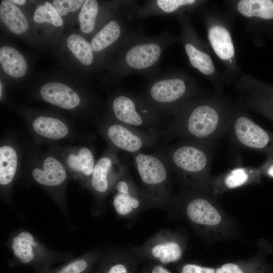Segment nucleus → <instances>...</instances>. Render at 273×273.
Returning <instances> with one entry per match:
<instances>
[{
	"mask_svg": "<svg viewBox=\"0 0 273 273\" xmlns=\"http://www.w3.org/2000/svg\"><path fill=\"white\" fill-rule=\"evenodd\" d=\"M232 107L223 98L200 94L189 102L160 132L164 141L186 139L215 147L228 132Z\"/></svg>",
	"mask_w": 273,
	"mask_h": 273,
	"instance_id": "obj_1",
	"label": "nucleus"
},
{
	"mask_svg": "<svg viewBox=\"0 0 273 273\" xmlns=\"http://www.w3.org/2000/svg\"><path fill=\"white\" fill-rule=\"evenodd\" d=\"M217 198L186 188L174 197L173 205L180 209L185 219L207 240L215 242L234 238L238 235V226Z\"/></svg>",
	"mask_w": 273,
	"mask_h": 273,
	"instance_id": "obj_2",
	"label": "nucleus"
},
{
	"mask_svg": "<svg viewBox=\"0 0 273 273\" xmlns=\"http://www.w3.org/2000/svg\"><path fill=\"white\" fill-rule=\"evenodd\" d=\"M215 148L186 139H180L170 146L163 144L159 148L183 186L210 194L211 167Z\"/></svg>",
	"mask_w": 273,
	"mask_h": 273,
	"instance_id": "obj_3",
	"label": "nucleus"
},
{
	"mask_svg": "<svg viewBox=\"0 0 273 273\" xmlns=\"http://www.w3.org/2000/svg\"><path fill=\"white\" fill-rule=\"evenodd\" d=\"M141 181V189L149 206L167 208L173 205L172 172L169 163L160 149L132 155Z\"/></svg>",
	"mask_w": 273,
	"mask_h": 273,
	"instance_id": "obj_4",
	"label": "nucleus"
},
{
	"mask_svg": "<svg viewBox=\"0 0 273 273\" xmlns=\"http://www.w3.org/2000/svg\"><path fill=\"white\" fill-rule=\"evenodd\" d=\"M22 172L34 183L55 196L63 195L70 178L59 157L51 149L42 150L32 141H23Z\"/></svg>",
	"mask_w": 273,
	"mask_h": 273,
	"instance_id": "obj_5",
	"label": "nucleus"
},
{
	"mask_svg": "<svg viewBox=\"0 0 273 273\" xmlns=\"http://www.w3.org/2000/svg\"><path fill=\"white\" fill-rule=\"evenodd\" d=\"M32 142L41 146L68 142L90 143L92 135L80 131L71 122L56 114L26 112L21 113Z\"/></svg>",
	"mask_w": 273,
	"mask_h": 273,
	"instance_id": "obj_6",
	"label": "nucleus"
},
{
	"mask_svg": "<svg viewBox=\"0 0 273 273\" xmlns=\"http://www.w3.org/2000/svg\"><path fill=\"white\" fill-rule=\"evenodd\" d=\"M107 147L132 155L147 148L157 149L163 144L159 132L138 129L117 122L104 115L94 124Z\"/></svg>",
	"mask_w": 273,
	"mask_h": 273,
	"instance_id": "obj_7",
	"label": "nucleus"
},
{
	"mask_svg": "<svg viewBox=\"0 0 273 273\" xmlns=\"http://www.w3.org/2000/svg\"><path fill=\"white\" fill-rule=\"evenodd\" d=\"M200 94L189 79L174 76L154 81L148 87L144 99L159 115L174 117Z\"/></svg>",
	"mask_w": 273,
	"mask_h": 273,
	"instance_id": "obj_8",
	"label": "nucleus"
},
{
	"mask_svg": "<svg viewBox=\"0 0 273 273\" xmlns=\"http://www.w3.org/2000/svg\"><path fill=\"white\" fill-rule=\"evenodd\" d=\"M106 115L121 123L138 129L161 132L166 124L146 102L125 92L115 95L111 100Z\"/></svg>",
	"mask_w": 273,
	"mask_h": 273,
	"instance_id": "obj_9",
	"label": "nucleus"
},
{
	"mask_svg": "<svg viewBox=\"0 0 273 273\" xmlns=\"http://www.w3.org/2000/svg\"><path fill=\"white\" fill-rule=\"evenodd\" d=\"M228 133L238 146L264 153H273V132L255 122L244 111L232 108Z\"/></svg>",
	"mask_w": 273,
	"mask_h": 273,
	"instance_id": "obj_10",
	"label": "nucleus"
},
{
	"mask_svg": "<svg viewBox=\"0 0 273 273\" xmlns=\"http://www.w3.org/2000/svg\"><path fill=\"white\" fill-rule=\"evenodd\" d=\"M61 159L70 178L88 189L97 161L93 146L90 143L80 145L55 144L48 148Z\"/></svg>",
	"mask_w": 273,
	"mask_h": 273,
	"instance_id": "obj_11",
	"label": "nucleus"
},
{
	"mask_svg": "<svg viewBox=\"0 0 273 273\" xmlns=\"http://www.w3.org/2000/svg\"><path fill=\"white\" fill-rule=\"evenodd\" d=\"M117 151L107 147L97 160L88 189L99 201L111 193L117 180L126 167L118 158Z\"/></svg>",
	"mask_w": 273,
	"mask_h": 273,
	"instance_id": "obj_12",
	"label": "nucleus"
},
{
	"mask_svg": "<svg viewBox=\"0 0 273 273\" xmlns=\"http://www.w3.org/2000/svg\"><path fill=\"white\" fill-rule=\"evenodd\" d=\"M187 242V237L181 233L161 230L145 242L137 251L167 264L177 261L181 258Z\"/></svg>",
	"mask_w": 273,
	"mask_h": 273,
	"instance_id": "obj_13",
	"label": "nucleus"
},
{
	"mask_svg": "<svg viewBox=\"0 0 273 273\" xmlns=\"http://www.w3.org/2000/svg\"><path fill=\"white\" fill-rule=\"evenodd\" d=\"M23 141L17 134L8 131L0 142V185L8 192L22 170L24 159Z\"/></svg>",
	"mask_w": 273,
	"mask_h": 273,
	"instance_id": "obj_14",
	"label": "nucleus"
},
{
	"mask_svg": "<svg viewBox=\"0 0 273 273\" xmlns=\"http://www.w3.org/2000/svg\"><path fill=\"white\" fill-rule=\"evenodd\" d=\"M111 193L114 209L121 217H131L149 206L141 187L135 184L127 168L117 180Z\"/></svg>",
	"mask_w": 273,
	"mask_h": 273,
	"instance_id": "obj_15",
	"label": "nucleus"
},
{
	"mask_svg": "<svg viewBox=\"0 0 273 273\" xmlns=\"http://www.w3.org/2000/svg\"><path fill=\"white\" fill-rule=\"evenodd\" d=\"M262 175L259 167L235 166L212 176V195L218 197L229 191L259 184Z\"/></svg>",
	"mask_w": 273,
	"mask_h": 273,
	"instance_id": "obj_16",
	"label": "nucleus"
},
{
	"mask_svg": "<svg viewBox=\"0 0 273 273\" xmlns=\"http://www.w3.org/2000/svg\"><path fill=\"white\" fill-rule=\"evenodd\" d=\"M39 94L45 102L67 111L75 112L83 104V99L77 91L61 82L46 83L41 86Z\"/></svg>",
	"mask_w": 273,
	"mask_h": 273,
	"instance_id": "obj_17",
	"label": "nucleus"
},
{
	"mask_svg": "<svg viewBox=\"0 0 273 273\" xmlns=\"http://www.w3.org/2000/svg\"><path fill=\"white\" fill-rule=\"evenodd\" d=\"M207 32L210 45L217 57L226 65L233 64L235 49L227 26L217 20H211L208 23Z\"/></svg>",
	"mask_w": 273,
	"mask_h": 273,
	"instance_id": "obj_18",
	"label": "nucleus"
},
{
	"mask_svg": "<svg viewBox=\"0 0 273 273\" xmlns=\"http://www.w3.org/2000/svg\"><path fill=\"white\" fill-rule=\"evenodd\" d=\"M161 54V47L157 42L140 43L127 51L124 60L126 65L131 68L145 70L156 64Z\"/></svg>",
	"mask_w": 273,
	"mask_h": 273,
	"instance_id": "obj_19",
	"label": "nucleus"
},
{
	"mask_svg": "<svg viewBox=\"0 0 273 273\" xmlns=\"http://www.w3.org/2000/svg\"><path fill=\"white\" fill-rule=\"evenodd\" d=\"M238 88L247 93L245 105L265 116L273 121V95L247 84L239 82Z\"/></svg>",
	"mask_w": 273,
	"mask_h": 273,
	"instance_id": "obj_20",
	"label": "nucleus"
},
{
	"mask_svg": "<svg viewBox=\"0 0 273 273\" xmlns=\"http://www.w3.org/2000/svg\"><path fill=\"white\" fill-rule=\"evenodd\" d=\"M184 47L191 65L201 74L209 77L215 75L214 62L209 54L191 40H185Z\"/></svg>",
	"mask_w": 273,
	"mask_h": 273,
	"instance_id": "obj_21",
	"label": "nucleus"
},
{
	"mask_svg": "<svg viewBox=\"0 0 273 273\" xmlns=\"http://www.w3.org/2000/svg\"><path fill=\"white\" fill-rule=\"evenodd\" d=\"M0 63L4 71L12 77L21 78L27 73V64L25 58L12 47L1 48Z\"/></svg>",
	"mask_w": 273,
	"mask_h": 273,
	"instance_id": "obj_22",
	"label": "nucleus"
},
{
	"mask_svg": "<svg viewBox=\"0 0 273 273\" xmlns=\"http://www.w3.org/2000/svg\"><path fill=\"white\" fill-rule=\"evenodd\" d=\"M0 18L9 30L14 33H24L29 28L28 22L22 12L9 1H1Z\"/></svg>",
	"mask_w": 273,
	"mask_h": 273,
	"instance_id": "obj_23",
	"label": "nucleus"
},
{
	"mask_svg": "<svg viewBox=\"0 0 273 273\" xmlns=\"http://www.w3.org/2000/svg\"><path fill=\"white\" fill-rule=\"evenodd\" d=\"M237 10L246 18L273 19V1L241 0L237 2Z\"/></svg>",
	"mask_w": 273,
	"mask_h": 273,
	"instance_id": "obj_24",
	"label": "nucleus"
},
{
	"mask_svg": "<svg viewBox=\"0 0 273 273\" xmlns=\"http://www.w3.org/2000/svg\"><path fill=\"white\" fill-rule=\"evenodd\" d=\"M121 33L119 23L110 21L93 37L90 44L94 52H101L110 47L119 38Z\"/></svg>",
	"mask_w": 273,
	"mask_h": 273,
	"instance_id": "obj_25",
	"label": "nucleus"
},
{
	"mask_svg": "<svg viewBox=\"0 0 273 273\" xmlns=\"http://www.w3.org/2000/svg\"><path fill=\"white\" fill-rule=\"evenodd\" d=\"M36 245L31 234L27 231H23L13 239L12 248L15 256L22 263L27 264L34 259L32 247Z\"/></svg>",
	"mask_w": 273,
	"mask_h": 273,
	"instance_id": "obj_26",
	"label": "nucleus"
},
{
	"mask_svg": "<svg viewBox=\"0 0 273 273\" xmlns=\"http://www.w3.org/2000/svg\"><path fill=\"white\" fill-rule=\"evenodd\" d=\"M66 43L68 48L82 64L89 66L92 64L94 51L91 44L82 36L71 34L67 38Z\"/></svg>",
	"mask_w": 273,
	"mask_h": 273,
	"instance_id": "obj_27",
	"label": "nucleus"
},
{
	"mask_svg": "<svg viewBox=\"0 0 273 273\" xmlns=\"http://www.w3.org/2000/svg\"><path fill=\"white\" fill-rule=\"evenodd\" d=\"M98 11L99 5L97 1H84L78 15L80 29L84 33H90L94 29Z\"/></svg>",
	"mask_w": 273,
	"mask_h": 273,
	"instance_id": "obj_28",
	"label": "nucleus"
},
{
	"mask_svg": "<svg viewBox=\"0 0 273 273\" xmlns=\"http://www.w3.org/2000/svg\"><path fill=\"white\" fill-rule=\"evenodd\" d=\"M33 20L37 23H50L56 27L61 26L63 24L60 16L49 2L37 7L33 15Z\"/></svg>",
	"mask_w": 273,
	"mask_h": 273,
	"instance_id": "obj_29",
	"label": "nucleus"
},
{
	"mask_svg": "<svg viewBox=\"0 0 273 273\" xmlns=\"http://www.w3.org/2000/svg\"><path fill=\"white\" fill-rule=\"evenodd\" d=\"M197 3L195 0H157V7L165 13H172L181 8L193 6Z\"/></svg>",
	"mask_w": 273,
	"mask_h": 273,
	"instance_id": "obj_30",
	"label": "nucleus"
},
{
	"mask_svg": "<svg viewBox=\"0 0 273 273\" xmlns=\"http://www.w3.org/2000/svg\"><path fill=\"white\" fill-rule=\"evenodd\" d=\"M83 0H55L53 7L60 16H64L69 12L76 11L83 4Z\"/></svg>",
	"mask_w": 273,
	"mask_h": 273,
	"instance_id": "obj_31",
	"label": "nucleus"
},
{
	"mask_svg": "<svg viewBox=\"0 0 273 273\" xmlns=\"http://www.w3.org/2000/svg\"><path fill=\"white\" fill-rule=\"evenodd\" d=\"M87 267V261L85 259H80L68 263L56 273H82Z\"/></svg>",
	"mask_w": 273,
	"mask_h": 273,
	"instance_id": "obj_32",
	"label": "nucleus"
},
{
	"mask_svg": "<svg viewBox=\"0 0 273 273\" xmlns=\"http://www.w3.org/2000/svg\"><path fill=\"white\" fill-rule=\"evenodd\" d=\"M181 273H216V269L194 263H187L183 266Z\"/></svg>",
	"mask_w": 273,
	"mask_h": 273,
	"instance_id": "obj_33",
	"label": "nucleus"
},
{
	"mask_svg": "<svg viewBox=\"0 0 273 273\" xmlns=\"http://www.w3.org/2000/svg\"><path fill=\"white\" fill-rule=\"evenodd\" d=\"M259 167L262 175L273 178V153L266 155L265 161Z\"/></svg>",
	"mask_w": 273,
	"mask_h": 273,
	"instance_id": "obj_34",
	"label": "nucleus"
},
{
	"mask_svg": "<svg viewBox=\"0 0 273 273\" xmlns=\"http://www.w3.org/2000/svg\"><path fill=\"white\" fill-rule=\"evenodd\" d=\"M216 273H241V272L236 262H228L216 268Z\"/></svg>",
	"mask_w": 273,
	"mask_h": 273,
	"instance_id": "obj_35",
	"label": "nucleus"
},
{
	"mask_svg": "<svg viewBox=\"0 0 273 273\" xmlns=\"http://www.w3.org/2000/svg\"><path fill=\"white\" fill-rule=\"evenodd\" d=\"M106 273H128V271L124 263L118 262L112 265Z\"/></svg>",
	"mask_w": 273,
	"mask_h": 273,
	"instance_id": "obj_36",
	"label": "nucleus"
},
{
	"mask_svg": "<svg viewBox=\"0 0 273 273\" xmlns=\"http://www.w3.org/2000/svg\"><path fill=\"white\" fill-rule=\"evenodd\" d=\"M151 273H171L169 270L166 269L161 265H156L152 269Z\"/></svg>",
	"mask_w": 273,
	"mask_h": 273,
	"instance_id": "obj_37",
	"label": "nucleus"
},
{
	"mask_svg": "<svg viewBox=\"0 0 273 273\" xmlns=\"http://www.w3.org/2000/svg\"><path fill=\"white\" fill-rule=\"evenodd\" d=\"M9 2L13 3V4H16L19 5H23L26 3V1L25 0H11L9 1Z\"/></svg>",
	"mask_w": 273,
	"mask_h": 273,
	"instance_id": "obj_38",
	"label": "nucleus"
},
{
	"mask_svg": "<svg viewBox=\"0 0 273 273\" xmlns=\"http://www.w3.org/2000/svg\"><path fill=\"white\" fill-rule=\"evenodd\" d=\"M250 83V84L251 86H253L254 87H255V88H257V89H260V90H262V91H264V92H266V93H269V94H270L273 95V94H272V93H269V92H267V91H265V90H263V89H261V88H259V87H257V86H256L255 85H253V84H252V83Z\"/></svg>",
	"mask_w": 273,
	"mask_h": 273,
	"instance_id": "obj_39",
	"label": "nucleus"
}]
</instances>
